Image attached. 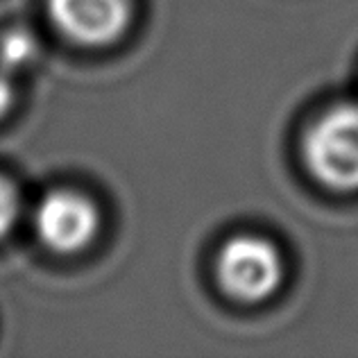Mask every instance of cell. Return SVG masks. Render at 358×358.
I'll return each instance as SVG.
<instances>
[{
	"instance_id": "6da1fadb",
	"label": "cell",
	"mask_w": 358,
	"mask_h": 358,
	"mask_svg": "<svg viewBox=\"0 0 358 358\" xmlns=\"http://www.w3.org/2000/svg\"><path fill=\"white\" fill-rule=\"evenodd\" d=\"M306 162L313 175L336 191L358 188V107L329 109L306 136Z\"/></svg>"
},
{
	"instance_id": "7a4b0ae2",
	"label": "cell",
	"mask_w": 358,
	"mask_h": 358,
	"mask_svg": "<svg viewBox=\"0 0 358 358\" xmlns=\"http://www.w3.org/2000/svg\"><path fill=\"white\" fill-rule=\"evenodd\" d=\"M284 277V263L277 248L259 236L227 241L218 257V279L229 297L254 304L277 293Z\"/></svg>"
},
{
	"instance_id": "3957f363",
	"label": "cell",
	"mask_w": 358,
	"mask_h": 358,
	"mask_svg": "<svg viewBox=\"0 0 358 358\" xmlns=\"http://www.w3.org/2000/svg\"><path fill=\"white\" fill-rule=\"evenodd\" d=\"M36 234L50 250L71 254L89 245L98 229V211L87 197L73 191H55L34 215Z\"/></svg>"
},
{
	"instance_id": "277c9868",
	"label": "cell",
	"mask_w": 358,
	"mask_h": 358,
	"mask_svg": "<svg viewBox=\"0 0 358 358\" xmlns=\"http://www.w3.org/2000/svg\"><path fill=\"white\" fill-rule=\"evenodd\" d=\"M52 23L84 45L116 41L129 23V0H48Z\"/></svg>"
},
{
	"instance_id": "5b68a950",
	"label": "cell",
	"mask_w": 358,
	"mask_h": 358,
	"mask_svg": "<svg viewBox=\"0 0 358 358\" xmlns=\"http://www.w3.org/2000/svg\"><path fill=\"white\" fill-rule=\"evenodd\" d=\"M34 57V41L27 32H9L0 39V66L3 69H21Z\"/></svg>"
},
{
	"instance_id": "8992f818",
	"label": "cell",
	"mask_w": 358,
	"mask_h": 358,
	"mask_svg": "<svg viewBox=\"0 0 358 358\" xmlns=\"http://www.w3.org/2000/svg\"><path fill=\"white\" fill-rule=\"evenodd\" d=\"M18 215V197L14 186L7 179L0 177V238L12 229V224Z\"/></svg>"
},
{
	"instance_id": "52a82bcc",
	"label": "cell",
	"mask_w": 358,
	"mask_h": 358,
	"mask_svg": "<svg viewBox=\"0 0 358 358\" xmlns=\"http://www.w3.org/2000/svg\"><path fill=\"white\" fill-rule=\"evenodd\" d=\"M9 102H12V87H9L5 75L0 73V116L9 109Z\"/></svg>"
}]
</instances>
